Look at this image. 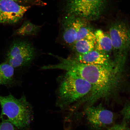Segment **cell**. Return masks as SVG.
I'll return each instance as SVG.
<instances>
[{
  "mask_svg": "<svg viewBox=\"0 0 130 130\" xmlns=\"http://www.w3.org/2000/svg\"><path fill=\"white\" fill-rule=\"evenodd\" d=\"M30 7L12 0H0V24L17 23Z\"/></svg>",
  "mask_w": 130,
  "mask_h": 130,
  "instance_id": "cell-8",
  "label": "cell"
},
{
  "mask_svg": "<svg viewBox=\"0 0 130 130\" xmlns=\"http://www.w3.org/2000/svg\"><path fill=\"white\" fill-rule=\"evenodd\" d=\"M18 3L28 4L31 5L44 6L46 5V3L42 0H12Z\"/></svg>",
  "mask_w": 130,
  "mask_h": 130,
  "instance_id": "cell-16",
  "label": "cell"
},
{
  "mask_svg": "<svg viewBox=\"0 0 130 130\" xmlns=\"http://www.w3.org/2000/svg\"><path fill=\"white\" fill-rule=\"evenodd\" d=\"M85 19L73 15H66L62 22L63 41L72 46L77 41L78 32Z\"/></svg>",
  "mask_w": 130,
  "mask_h": 130,
  "instance_id": "cell-9",
  "label": "cell"
},
{
  "mask_svg": "<svg viewBox=\"0 0 130 130\" xmlns=\"http://www.w3.org/2000/svg\"><path fill=\"white\" fill-rule=\"evenodd\" d=\"M92 89L90 83L74 73L67 72L58 91V105L63 108L80 100Z\"/></svg>",
  "mask_w": 130,
  "mask_h": 130,
  "instance_id": "cell-3",
  "label": "cell"
},
{
  "mask_svg": "<svg viewBox=\"0 0 130 130\" xmlns=\"http://www.w3.org/2000/svg\"><path fill=\"white\" fill-rule=\"evenodd\" d=\"M121 113L124 119L130 123V102L125 104L121 110Z\"/></svg>",
  "mask_w": 130,
  "mask_h": 130,
  "instance_id": "cell-17",
  "label": "cell"
},
{
  "mask_svg": "<svg viewBox=\"0 0 130 130\" xmlns=\"http://www.w3.org/2000/svg\"><path fill=\"white\" fill-rule=\"evenodd\" d=\"M42 27V26L36 25L28 20H26L15 31L14 34L20 36L36 35L40 31Z\"/></svg>",
  "mask_w": 130,
  "mask_h": 130,
  "instance_id": "cell-12",
  "label": "cell"
},
{
  "mask_svg": "<svg viewBox=\"0 0 130 130\" xmlns=\"http://www.w3.org/2000/svg\"><path fill=\"white\" fill-rule=\"evenodd\" d=\"M2 108L0 118L9 122L20 130H27L32 117L31 107L24 95L17 99L12 94L0 95Z\"/></svg>",
  "mask_w": 130,
  "mask_h": 130,
  "instance_id": "cell-2",
  "label": "cell"
},
{
  "mask_svg": "<svg viewBox=\"0 0 130 130\" xmlns=\"http://www.w3.org/2000/svg\"><path fill=\"white\" fill-rule=\"evenodd\" d=\"M50 55L57 58L59 62L56 64L43 66V70H64L82 78L92 85L87 106L93 105L98 100L108 97L111 93L114 81L111 66L84 64L73 58H65L51 53Z\"/></svg>",
  "mask_w": 130,
  "mask_h": 130,
  "instance_id": "cell-1",
  "label": "cell"
},
{
  "mask_svg": "<svg viewBox=\"0 0 130 130\" xmlns=\"http://www.w3.org/2000/svg\"><path fill=\"white\" fill-rule=\"evenodd\" d=\"M0 130H17L13 125L8 121H2L0 122Z\"/></svg>",
  "mask_w": 130,
  "mask_h": 130,
  "instance_id": "cell-18",
  "label": "cell"
},
{
  "mask_svg": "<svg viewBox=\"0 0 130 130\" xmlns=\"http://www.w3.org/2000/svg\"><path fill=\"white\" fill-rule=\"evenodd\" d=\"M107 130H130L125 124L115 125Z\"/></svg>",
  "mask_w": 130,
  "mask_h": 130,
  "instance_id": "cell-19",
  "label": "cell"
},
{
  "mask_svg": "<svg viewBox=\"0 0 130 130\" xmlns=\"http://www.w3.org/2000/svg\"><path fill=\"white\" fill-rule=\"evenodd\" d=\"M96 50L106 54L113 49L111 39L108 33L101 29L95 31Z\"/></svg>",
  "mask_w": 130,
  "mask_h": 130,
  "instance_id": "cell-11",
  "label": "cell"
},
{
  "mask_svg": "<svg viewBox=\"0 0 130 130\" xmlns=\"http://www.w3.org/2000/svg\"><path fill=\"white\" fill-rule=\"evenodd\" d=\"M107 0H67L65 11L67 15H73L88 20H95L101 15Z\"/></svg>",
  "mask_w": 130,
  "mask_h": 130,
  "instance_id": "cell-4",
  "label": "cell"
},
{
  "mask_svg": "<svg viewBox=\"0 0 130 130\" xmlns=\"http://www.w3.org/2000/svg\"><path fill=\"white\" fill-rule=\"evenodd\" d=\"M109 35L112 44L113 49L121 55L129 48L130 45V29L125 22L118 21L112 24Z\"/></svg>",
  "mask_w": 130,
  "mask_h": 130,
  "instance_id": "cell-7",
  "label": "cell"
},
{
  "mask_svg": "<svg viewBox=\"0 0 130 130\" xmlns=\"http://www.w3.org/2000/svg\"><path fill=\"white\" fill-rule=\"evenodd\" d=\"M95 42L87 39L77 41L72 46V48L77 55L85 54L94 50Z\"/></svg>",
  "mask_w": 130,
  "mask_h": 130,
  "instance_id": "cell-14",
  "label": "cell"
},
{
  "mask_svg": "<svg viewBox=\"0 0 130 130\" xmlns=\"http://www.w3.org/2000/svg\"><path fill=\"white\" fill-rule=\"evenodd\" d=\"M85 20L78 32L77 41L87 39L95 42V31L91 26Z\"/></svg>",
  "mask_w": 130,
  "mask_h": 130,
  "instance_id": "cell-15",
  "label": "cell"
},
{
  "mask_svg": "<svg viewBox=\"0 0 130 130\" xmlns=\"http://www.w3.org/2000/svg\"><path fill=\"white\" fill-rule=\"evenodd\" d=\"M84 112L88 122L93 130H102L112 124L114 121L113 112L101 104L96 106L86 107Z\"/></svg>",
  "mask_w": 130,
  "mask_h": 130,
  "instance_id": "cell-6",
  "label": "cell"
},
{
  "mask_svg": "<svg viewBox=\"0 0 130 130\" xmlns=\"http://www.w3.org/2000/svg\"><path fill=\"white\" fill-rule=\"evenodd\" d=\"M73 58L84 64L111 66L106 54L96 50L85 54L77 55L76 58Z\"/></svg>",
  "mask_w": 130,
  "mask_h": 130,
  "instance_id": "cell-10",
  "label": "cell"
},
{
  "mask_svg": "<svg viewBox=\"0 0 130 130\" xmlns=\"http://www.w3.org/2000/svg\"><path fill=\"white\" fill-rule=\"evenodd\" d=\"M35 51L28 41L16 39L13 41L6 55V62L14 68L27 66L34 59Z\"/></svg>",
  "mask_w": 130,
  "mask_h": 130,
  "instance_id": "cell-5",
  "label": "cell"
},
{
  "mask_svg": "<svg viewBox=\"0 0 130 130\" xmlns=\"http://www.w3.org/2000/svg\"><path fill=\"white\" fill-rule=\"evenodd\" d=\"M14 68L5 62L0 64V86L8 85L13 78Z\"/></svg>",
  "mask_w": 130,
  "mask_h": 130,
  "instance_id": "cell-13",
  "label": "cell"
}]
</instances>
